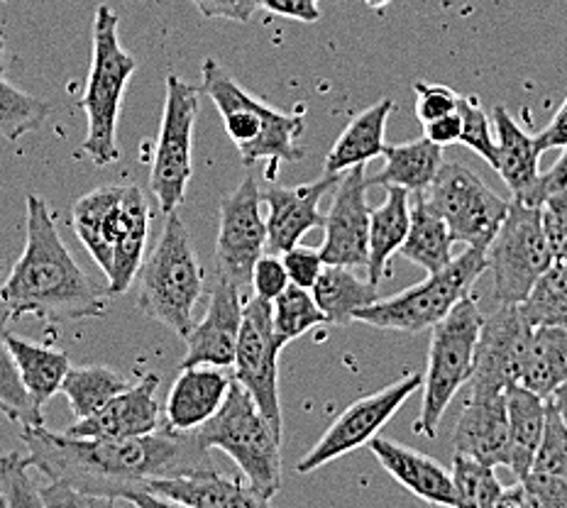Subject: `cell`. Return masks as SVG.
I'll use <instances>...</instances> for the list:
<instances>
[{"label":"cell","instance_id":"53","mask_svg":"<svg viewBox=\"0 0 567 508\" xmlns=\"http://www.w3.org/2000/svg\"><path fill=\"white\" fill-rule=\"evenodd\" d=\"M553 404H555V408L560 411V416H563V421H565V425H567V382L563 384V386H558L553 392V396H548Z\"/></svg>","mask_w":567,"mask_h":508},{"label":"cell","instance_id":"10","mask_svg":"<svg viewBox=\"0 0 567 508\" xmlns=\"http://www.w3.org/2000/svg\"><path fill=\"white\" fill-rule=\"evenodd\" d=\"M200 93L204 91L186 84L182 76H167L157 149L150 169V191L164 216L179 210L194 176V127Z\"/></svg>","mask_w":567,"mask_h":508},{"label":"cell","instance_id":"11","mask_svg":"<svg viewBox=\"0 0 567 508\" xmlns=\"http://www.w3.org/2000/svg\"><path fill=\"white\" fill-rule=\"evenodd\" d=\"M553 262L555 255L543 230L540 206L512 198L509 212L487 247L494 299L499 303H522Z\"/></svg>","mask_w":567,"mask_h":508},{"label":"cell","instance_id":"8","mask_svg":"<svg viewBox=\"0 0 567 508\" xmlns=\"http://www.w3.org/2000/svg\"><path fill=\"white\" fill-rule=\"evenodd\" d=\"M484 325V315L477 301L470 297L457 301L443 321L431 328L429 362L423 372V401L413 428L423 438H435L447 406L460 388L467 386L475 367L477 340Z\"/></svg>","mask_w":567,"mask_h":508},{"label":"cell","instance_id":"12","mask_svg":"<svg viewBox=\"0 0 567 508\" xmlns=\"http://www.w3.org/2000/svg\"><path fill=\"white\" fill-rule=\"evenodd\" d=\"M423 194L447 222L455 242L484 250L499 232L512 206V200L492 191L475 172L457 162H445Z\"/></svg>","mask_w":567,"mask_h":508},{"label":"cell","instance_id":"29","mask_svg":"<svg viewBox=\"0 0 567 508\" xmlns=\"http://www.w3.org/2000/svg\"><path fill=\"white\" fill-rule=\"evenodd\" d=\"M506 411H509V467L516 479L526 477L534 469V459L546 428V398L530 392L524 384L506 388Z\"/></svg>","mask_w":567,"mask_h":508},{"label":"cell","instance_id":"55","mask_svg":"<svg viewBox=\"0 0 567 508\" xmlns=\"http://www.w3.org/2000/svg\"><path fill=\"white\" fill-rule=\"evenodd\" d=\"M6 69V40H3V34H0V71Z\"/></svg>","mask_w":567,"mask_h":508},{"label":"cell","instance_id":"26","mask_svg":"<svg viewBox=\"0 0 567 508\" xmlns=\"http://www.w3.org/2000/svg\"><path fill=\"white\" fill-rule=\"evenodd\" d=\"M396 103L392 99H380L370 108H364L342 129L336 145L330 147L323 172L342 174L358 164H368L384 155L386 147V123L392 117Z\"/></svg>","mask_w":567,"mask_h":508},{"label":"cell","instance_id":"39","mask_svg":"<svg viewBox=\"0 0 567 508\" xmlns=\"http://www.w3.org/2000/svg\"><path fill=\"white\" fill-rule=\"evenodd\" d=\"M0 411L10 421L18 423L20 428L22 425H44L42 408H38V404L28 394L25 384L20 380L3 325H0Z\"/></svg>","mask_w":567,"mask_h":508},{"label":"cell","instance_id":"1","mask_svg":"<svg viewBox=\"0 0 567 508\" xmlns=\"http://www.w3.org/2000/svg\"><path fill=\"white\" fill-rule=\"evenodd\" d=\"M30 465L47 481H66L111 506H167L150 489L152 479L213 467L210 447L198 433L164 428L137 438H71L44 425H22Z\"/></svg>","mask_w":567,"mask_h":508},{"label":"cell","instance_id":"35","mask_svg":"<svg viewBox=\"0 0 567 508\" xmlns=\"http://www.w3.org/2000/svg\"><path fill=\"white\" fill-rule=\"evenodd\" d=\"M530 328H567V269L560 262L543 274L528 297L518 303Z\"/></svg>","mask_w":567,"mask_h":508},{"label":"cell","instance_id":"22","mask_svg":"<svg viewBox=\"0 0 567 508\" xmlns=\"http://www.w3.org/2000/svg\"><path fill=\"white\" fill-rule=\"evenodd\" d=\"M455 453L477 457L492 467H509V411L506 394L467 396L453 433Z\"/></svg>","mask_w":567,"mask_h":508},{"label":"cell","instance_id":"23","mask_svg":"<svg viewBox=\"0 0 567 508\" xmlns=\"http://www.w3.org/2000/svg\"><path fill=\"white\" fill-rule=\"evenodd\" d=\"M370 450L377 457V463L384 467L386 475L394 477L413 496H419L421 501L445 508H460L451 469H445L439 459L401 443L380 438V435L370 443Z\"/></svg>","mask_w":567,"mask_h":508},{"label":"cell","instance_id":"32","mask_svg":"<svg viewBox=\"0 0 567 508\" xmlns=\"http://www.w3.org/2000/svg\"><path fill=\"white\" fill-rule=\"evenodd\" d=\"M311 291L316 303L326 313V321L340 328L350 325L354 321V313L364 309V305L382 299L370 279L364 281L354 274L352 267L340 265H326L323 274L318 277Z\"/></svg>","mask_w":567,"mask_h":508},{"label":"cell","instance_id":"4","mask_svg":"<svg viewBox=\"0 0 567 508\" xmlns=\"http://www.w3.org/2000/svg\"><path fill=\"white\" fill-rule=\"evenodd\" d=\"M200 91L218 108L245 167L267 162V179H275L279 164L306 157L303 147H299L306 127L303 115L271 108L245 91L216 59H206L200 66Z\"/></svg>","mask_w":567,"mask_h":508},{"label":"cell","instance_id":"30","mask_svg":"<svg viewBox=\"0 0 567 508\" xmlns=\"http://www.w3.org/2000/svg\"><path fill=\"white\" fill-rule=\"evenodd\" d=\"M453 245L451 228L425 194H411V228L399 255L433 274L453 262Z\"/></svg>","mask_w":567,"mask_h":508},{"label":"cell","instance_id":"13","mask_svg":"<svg viewBox=\"0 0 567 508\" xmlns=\"http://www.w3.org/2000/svg\"><path fill=\"white\" fill-rule=\"evenodd\" d=\"M421 386L423 374L416 372L380 388V392L354 401V404H350L333 423H330V428L318 438L311 450L299 459V475H311V471L326 467L328 463H333V459H340L354 450H360L364 445H370L377 435H380L384 425L396 416L399 408L404 406L413 394L421 392Z\"/></svg>","mask_w":567,"mask_h":508},{"label":"cell","instance_id":"28","mask_svg":"<svg viewBox=\"0 0 567 508\" xmlns=\"http://www.w3.org/2000/svg\"><path fill=\"white\" fill-rule=\"evenodd\" d=\"M441 145L429 137L401 142V145L384 147V169L368 176L370 186H399L411 194H423L445 164Z\"/></svg>","mask_w":567,"mask_h":508},{"label":"cell","instance_id":"42","mask_svg":"<svg viewBox=\"0 0 567 508\" xmlns=\"http://www.w3.org/2000/svg\"><path fill=\"white\" fill-rule=\"evenodd\" d=\"M32 469L28 455L8 453L0 457V494L6 506H44L40 484L32 479Z\"/></svg>","mask_w":567,"mask_h":508},{"label":"cell","instance_id":"18","mask_svg":"<svg viewBox=\"0 0 567 508\" xmlns=\"http://www.w3.org/2000/svg\"><path fill=\"white\" fill-rule=\"evenodd\" d=\"M245 291L226 279L216 277L208 293V309L198 323L192 325L186 342V354L182 367L196 364H213V367H233L235 352H238L243 315H245Z\"/></svg>","mask_w":567,"mask_h":508},{"label":"cell","instance_id":"49","mask_svg":"<svg viewBox=\"0 0 567 508\" xmlns=\"http://www.w3.org/2000/svg\"><path fill=\"white\" fill-rule=\"evenodd\" d=\"M259 10H267L271 15L299 20V22H318L321 10L316 0H257Z\"/></svg>","mask_w":567,"mask_h":508},{"label":"cell","instance_id":"33","mask_svg":"<svg viewBox=\"0 0 567 508\" xmlns=\"http://www.w3.org/2000/svg\"><path fill=\"white\" fill-rule=\"evenodd\" d=\"M567 382V328H534L528 342L522 384L543 398Z\"/></svg>","mask_w":567,"mask_h":508},{"label":"cell","instance_id":"15","mask_svg":"<svg viewBox=\"0 0 567 508\" xmlns=\"http://www.w3.org/2000/svg\"><path fill=\"white\" fill-rule=\"evenodd\" d=\"M216 262L218 274L238 283L243 291L252 289V269L267 252V218L262 216V194L247 176L233 194L223 196L218 208Z\"/></svg>","mask_w":567,"mask_h":508},{"label":"cell","instance_id":"43","mask_svg":"<svg viewBox=\"0 0 567 508\" xmlns=\"http://www.w3.org/2000/svg\"><path fill=\"white\" fill-rule=\"evenodd\" d=\"M534 469L567 481V425L550 398H546V428H543Z\"/></svg>","mask_w":567,"mask_h":508},{"label":"cell","instance_id":"37","mask_svg":"<svg viewBox=\"0 0 567 508\" xmlns=\"http://www.w3.org/2000/svg\"><path fill=\"white\" fill-rule=\"evenodd\" d=\"M50 113V103L13 86L0 71V137L18 142L32 129H40Z\"/></svg>","mask_w":567,"mask_h":508},{"label":"cell","instance_id":"45","mask_svg":"<svg viewBox=\"0 0 567 508\" xmlns=\"http://www.w3.org/2000/svg\"><path fill=\"white\" fill-rule=\"evenodd\" d=\"M281 259L284 267H287L289 281L303 289H313L318 277H321L326 269L321 250H313V247L293 245L287 252H281Z\"/></svg>","mask_w":567,"mask_h":508},{"label":"cell","instance_id":"57","mask_svg":"<svg viewBox=\"0 0 567 508\" xmlns=\"http://www.w3.org/2000/svg\"><path fill=\"white\" fill-rule=\"evenodd\" d=\"M6 506V499H3V494H0V508H3Z\"/></svg>","mask_w":567,"mask_h":508},{"label":"cell","instance_id":"20","mask_svg":"<svg viewBox=\"0 0 567 508\" xmlns=\"http://www.w3.org/2000/svg\"><path fill=\"white\" fill-rule=\"evenodd\" d=\"M340 174H326L318 182L301 186H269L262 194V204L269 206L267 216V250L281 255L289 247L299 245L306 232L313 228H323L326 216H321V200L328 191H333Z\"/></svg>","mask_w":567,"mask_h":508},{"label":"cell","instance_id":"34","mask_svg":"<svg viewBox=\"0 0 567 508\" xmlns=\"http://www.w3.org/2000/svg\"><path fill=\"white\" fill-rule=\"evenodd\" d=\"M130 384L133 382L121 370L109 367V364H81V367L69 370L62 394L69 398V406L79 421L101 411Z\"/></svg>","mask_w":567,"mask_h":508},{"label":"cell","instance_id":"21","mask_svg":"<svg viewBox=\"0 0 567 508\" xmlns=\"http://www.w3.org/2000/svg\"><path fill=\"white\" fill-rule=\"evenodd\" d=\"M230 386L233 374H228V367H213V364L182 367L164 404L167 428L176 433L198 431L226 404Z\"/></svg>","mask_w":567,"mask_h":508},{"label":"cell","instance_id":"40","mask_svg":"<svg viewBox=\"0 0 567 508\" xmlns=\"http://www.w3.org/2000/svg\"><path fill=\"white\" fill-rule=\"evenodd\" d=\"M502 508H567V481L546 475V471L530 469L526 477L516 479V487L504 489Z\"/></svg>","mask_w":567,"mask_h":508},{"label":"cell","instance_id":"44","mask_svg":"<svg viewBox=\"0 0 567 508\" xmlns=\"http://www.w3.org/2000/svg\"><path fill=\"white\" fill-rule=\"evenodd\" d=\"M413 93H416V117L421 121V125L439 121V117L457 111L460 96L451 86L425 84V81H419V84H413Z\"/></svg>","mask_w":567,"mask_h":508},{"label":"cell","instance_id":"41","mask_svg":"<svg viewBox=\"0 0 567 508\" xmlns=\"http://www.w3.org/2000/svg\"><path fill=\"white\" fill-rule=\"evenodd\" d=\"M457 113L463 117V135L460 145L470 147L477 157L496 167V133H492L494 121L477 96H460Z\"/></svg>","mask_w":567,"mask_h":508},{"label":"cell","instance_id":"52","mask_svg":"<svg viewBox=\"0 0 567 508\" xmlns=\"http://www.w3.org/2000/svg\"><path fill=\"white\" fill-rule=\"evenodd\" d=\"M560 188H567V145L563 147V155L558 157V162H555L546 174H540V182L536 188V206H540L553 191H560Z\"/></svg>","mask_w":567,"mask_h":508},{"label":"cell","instance_id":"17","mask_svg":"<svg viewBox=\"0 0 567 508\" xmlns=\"http://www.w3.org/2000/svg\"><path fill=\"white\" fill-rule=\"evenodd\" d=\"M368 172L364 164H358L340 174L333 188V204H330L323 222V245L318 247L326 265L340 267H368L370 259V216L368 204Z\"/></svg>","mask_w":567,"mask_h":508},{"label":"cell","instance_id":"56","mask_svg":"<svg viewBox=\"0 0 567 508\" xmlns=\"http://www.w3.org/2000/svg\"><path fill=\"white\" fill-rule=\"evenodd\" d=\"M555 262H560V265L567 269V250L560 255V259H555Z\"/></svg>","mask_w":567,"mask_h":508},{"label":"cell","instance_id":"58","mask_svg":"<svg viewBox=\"0 0 567 508\" xmlns=\"http://www.w3.org/2000/svg\"><path fill=\"white\" fill-rule=\"evenodd\" d=\"M316 3H318V0H316Z\"/></svg>","mask_w":567,"mask_h":508},{"label":"cell","instance_id":"19","mask_svg":"<svg viewBox=\"0 0 567 508\" xmlns=\"http://www.w3.org/2000/svg\"><path fill=\"white\" fill-rule=\"evenodd\" d=\"M159 376L145 372L125 392L111 398L89 418H79L62 433L71 438H137L162 428Z\"/></svg>","mask_w":567,"mask_h":508},{"label":"cell","instance_id":"16","mask_svg":"<svg viewBox=\"0 0 567 508\" xmlns=\"http://www.w3.org/2000/svg\"><path fill=\"white\" fill-rule=\"evenodd\" d=\"M530 333L534 328L528 325L518 303H499V309L484 318L475 367L467 382L470 396L506 394L509 386L522 384Z\"/></svg>","mask_w":567,"mask_h":508},{"label":"cell","instance_id":"27","mask_svg":"<svg viewBox=\"0 0 567 508\" xmlns=\"http://www.w3.org/2000/svg\"><path fill=\"white\" fill-rule=\"evenodd\" d=\"M411 228V191L399 186L386 188V198L382 206L372 208L370 216V259H368V279L380 287L386 279L389 262L399 255L401 245L406 242Z\"/></svg>","mask_w":567,"mask_h":508},{"label":"cell","instance_id":"25","mask_svg":"<svg viewBox=\"0 0 567 508\" xmlns=\"http://www.w3.org/2000/svg\"><path fill=\"white\" fill-rule=\"evenodd\" d=\"M494 133H496V172L504 179L514 200L536 206V188L540 182V149L536 147V137L528 135L518 125L504 105L492 111Z\"/></svg>","mask_w":567,"mask_h":508},{"label":"cell","instance_id":"2","mask_svg":"<svg viewBox=\"0 0 567 508\" xmlns=\"http://www.w3.org/2000/svg\"><path fill=\"white\" fill-rule=\"evenodd\" d=\"M105 297L79 267L56 230L50 204L38 194L25 204V250L0 283V325L20 318L47 323L91 321L105 315Z\"/></svg>","mask_w":567,"mask_h":508},{"label":"cell","instance_id":"46","mask_svg":"<svg viewBox=\"0 0 567 508\" xmlns=\"http://www.w3.org/2000/svg\"><path fill=\"white\" fill-rule=\"evenodd\" d=\"M540 218L543 230H546L548 242L553 247V255L555 259H560V255L567 250V188L553 191L543 200Z\"/></svg>","mask_w":567,"mask_h":508},{"label":"cell","instance_id":"31","mask_svg":"<svg viewBox=\"0 0 567 508\" xmlns=\"http://www.w3.org/2000/svg\"><path fill=\"white\" fill-rule=\"evenodd\" d=\"M8 348L13 352L16 367L28 394L32 396L38 408H44L50 401L62 392V384L71 370V360L64 350L44 348L38 342L6 333Z\"/></svg>","mask_w":567,"mask_h":508},{"label":"cell","instance_id":"48","mask_svg":"<svg viewBox=\"0 0 567 508\" xmlns=\"http://www.w3.org/2000/svg\"><path fill=\"white\" fill-rule=\"evenodd\" d=\"M198 13L208 20H233L247 22L255 10H259L257 0H194Z\"/></svg>","mask_w":567,"mask_h":508},{"label":"cell","instance_id":"24","mask_svg":"<svg viewBox=\"0 0 567 508\" xmlns=\"http://www.w3.org/2000/svg\"><path fill=\"white\" fill-rule=\"evenodd\" d=\"M150 489L167 506L188 508H262L259 496L245 487L240 477H226L213 467L186 471V475L152 479Z\"/></svg>","mask_w":567,"mask_h":508},{"label":"cell","instance_id":"14","mask_svg":"<svg viewBox=\"0 0 567 508\" xmlns=\"http://www.w3.org/2000/svg\"><path fill=\"white\" fill-rule=\"evenodd\" d=\"M284 348L287 342L277 335L275 323H271V301L252 297L245 303L233 380L250 392L279 433L284 428L279 398V357Z\"/></svg>","mask_w":567,"mask_h":508},{"label":"cell","instance_id":"51","mask_svg":"<svg viewBox=\"0 0 567 508\" xmlns=\"http://www.w3.org/2000/svg\"><path fill=\"white\" fill-rule=\"evenodd\" d=\"M534 137H536V147L540 149V155L548 149H563L567 145V99L563 101L558 113L553 115V121Z\"/></svg>","mask_w":567,"mask_h":508},{"label":"cell","instance_id":"36","mask_svg":"<svg viewBox=\"0 0 567 508\" xmlns=\"http://www.w3.org/2000/svg\"><path fill=\"white\" fill-rule=\"evenodd\" d=\"M271 323H275L277 335L287 342L303 338L309 330L326 325V313L316 303L313 291L289 283L279 297L271 301Z\"/></svg>","mask_w":567,"mask_h":508},{"label":"cell","instance_id":"9","mask_svg":"<svg viewBox=\"0 0 567 508\" xmlns=\"http://www.w3.org/2000/svg\"><path fill=\"white\" fill-rule=\"evenodd\" d=\"M487 271V250L465 245L451 265L433 271L416 287H409L394 297H382L354 313V321L377 330H396V333H421L453 311L475 287V281Z\"/></svg>","mask_w":567,"mask_h":508},{"label":"cell","instance_id":"54","mask_svg":"<svg viewBox=\"0 0 567 508\" xmlns=\"http://www.w3.org/2000/svg\"><path fill=\"white\" fill-rule=\"evenodd\" d=\"M364 3L372 10H384L386 6H392V0H364Z\"/></svg>","mask_w":567,"mask_h":508},{"label":"cell","instance_id":"47","mask_svg":"<svg viewBox=\"0 0 567 508\" xmlns=\"http://www.w3.org/2000/svg\"><path fill=\"white\" fill-rule=\"evenodd\" d=\"M289 274L284 267V259H279L275 252L262 255L255 262L252 269V291L255 297L265 301H275L279 293L289 287Z\"/></svg>","mask_w":567,"mask_h":508},{"label":"cell","instance_id":"5","mask_svg":"<svg viewBox=\"0 0 567 508\" xmlns=\"http://www.w3.org/2000/svg\"><path fill=\"white\" fill-rule=\"evenodd\" d=\"M204 297V267L179 212H169L157 245L137 274L135 305L142 315L186 338Z\"/></svg>","mask_w":567,"mask_h":508},{"label":"cell","instance_id":"50","mask_svg":"<svg viewBox=\"0 0 567 508\" xmlns=\"http://www.w3.org/2000/svg\"><path fill=\"white\" fill-rule=\"evenodd\" d=\"M460 135H463V117H460L457 111L423 125V137H429L431 142H435V145H441V147L455 145V142H460Z\"/></svg>","mask_w":567,"mask_h":508},{"label":"cell","instance_id":"7","mask_svg":"<svg viewBox=\"0 0 567 508\" xmlns=\"http://www.w3.org/2000/svg\"><path fill=\"white\" fill-rule=\"evenodd\" d=\"M210 450L226 453L250 489L269 504L281 489V433L243 384L233 380L223 408L196 431Z\"/></svg>","mask_w":567,"mask_h":508},{"label":"cell","instance_id":"38","mask_svg":"<svg viewBox=\"0 0 567 508\" xmlns=\"http://www.w3.org/2000/svg\"><path fill=\"white\" fill-rule=\"evenodd\" d=\"M451 475H453L460 508L499 506L504 484L499 481V477H496L492 465H484L472 455L455 453Z\"/></svg>","mask_w":567,"mask_h":508},{"label":"cell","instance_id":"3","mask_svg":"<svg viewBox=\"0 0 567 508\" xmlns=\"http://www.w3.org/2000/svg\"><path fill=\"white\" fill-rule=\"evenodd\" d=\"M152 206L133 184L93 188L71 208V228L109 281V297H123L145 262Z\"/></svg>","mask_w":567,"mask_h":508},{"label":"cell","instance_id":"6","mask_svg":"<svg viewBox=\"0 0 567 508\" xmlns=\"http://www.w3.org/2000/svg\"><path fill=\"white\" fill-rule=\"evenodd\" d=\"M137 71V59L121 44V20L111 6H99L93 15V52L86 91L79 105L89 117L81 152L96 164L111 167L121 159L117 121L130 79Z\"/></svg>","mask_w":567,"mask_h":508}]
</instances>
